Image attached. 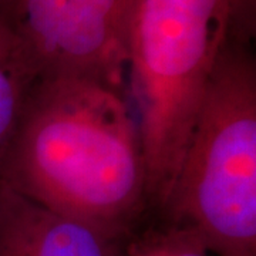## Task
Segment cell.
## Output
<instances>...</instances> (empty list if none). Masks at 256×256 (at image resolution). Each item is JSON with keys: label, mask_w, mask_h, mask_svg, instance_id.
<instances>
[{"label": "cell", "mask_w": 256, "mask_h": 256, "mask_svg": "<svg viewBox=\"0 0 256 256\" xmlns=\"http://www.w3.org/2000/svg\"><path fill=\"white\" fill-rule=\"evenodd\" d=\"M0 184L124 236L148 212L144 146L127 94L87 77H40L3 156Z\"/></svg>", "instance_id": "obj_1"}, {"label": "cell", "mask_w": 256, "mask_h": 256, "mask_svg": "<svg viewBox=\"0 0 256 256\" xmlns=\"http://www.w3.org/2000/svg\"><path fill=\"white\" fill-rule=\"evenodd\" d=\"M255 36L256 0H130L126 92L146 166L148 212L161 210L220 48Z\"/></svg>", "instance_id": "obj_2"}, {"label": "cell", "mask_w": 256, "mask_h": 256, "mask_svg": "<svg viewBox=\"0 0 256 256\" xmlns=\"http://www.w3.org/2000/svg\"><path fill=\"white\" fill-rule=\"evenodd\" d=\"M255 37L220 48L161 210L198 229L228 256H256Z\"/></svg>", "instance_id": "obj_3"}, {"label": "cell", "mask_w": 256, "mask_h": 256, "mask_svg": "<svg viewBox=\"0 0 256 256\" xmlns=\"http://www.w3.org/2000/svg\"><path fill=\"white\" fill-rule=\"evenodd\" d=\"M122 238L47 210L0 184V256H121Z\"/></svg>", "instance_id": "obj_4"}, {"label": "cell", "mask_w": 256, "mask_h": 256, "mask_svg": "<svg viewBox=\"0 0 256 256\" xmlns=\"http://www.w3.org/2000/svg\"><path fill=\"white\" fill-rule=\"evenodd\" d=\"M38 78L23 42L0 9V165Z\"/></svg>", "instance_id": "obj_5"}, {"label": "cell", "mask_w": 256, "mask_h": 256, "mask_svg": "<svg viewBox=\"0 0 256 256\" xmlns=\"http://www.w3.org/2000/svg\"><path fill=\"white\" fill-rule=\"evenodd\" d=\"M121 256H228L195 226L146 212L122 238Z\"/></svg>", "instance_id": "obj_6"}, {"label": "cell", "mask_w": 256, "mask_h": 256, "mask_svg": "<svg viewBox=\"0 0 256 256\" xmlns=\"http://www.w3.org/2000/svg\"><path fill=\"white\" fill-rule=\"evenodd\" d=\"M64 8L73 10L101 28H107L126 40L130 0H57Z\"/></svg>", "instance_id": "obj_7"}, {"label": "cell", "mask_w": 256, "mask_h": 256, "mask_svg": "<svg viewBox=\"0 0 256 256\" xmlns=\"http://www.w3.org/2000/svg\"><path fill=\"white\" fill-rule=\"evenodd\" d=\"M12 2H13V0H0V9H8V6H9Z\"/></svg>", "instance_id": "obj_8"}]
</instances>
